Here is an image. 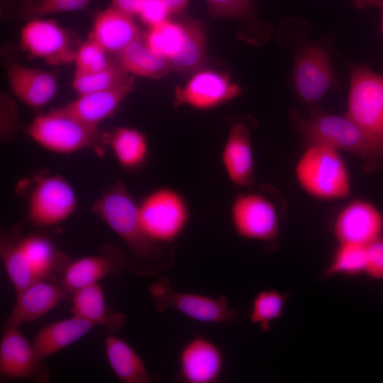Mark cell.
Masks as SVG:
<instances>
[{
    "instance_id": "6da1fadb",
    "label": "cell",
    "mask_w": 383,
    "mask_h": 383,
    "mask_svg": "<svg viewBox=\"0 0 383 383\" xmlns=\"http://www.w3.org/2000/svg\"><path fill=\"white\" fill-rule=\"evenodd\" d=\"M91 211L130 250L132 272L155 275L172 265L174 248L158 245L148 238L141 224L138 202L121 181L106 190L92 204Z\"/></svg>"
},
{
    "instance_id": "7a4b0ae2",
    "label": "cell",
    "mask_w": 383,
    "mask_h": 383,
    "mask_svg": "<svg viewBox=\"0 0 383 383\" xmlns=\"http://www.w3.org/2000/svg\"><path fill=\"white\" fill-rule=\"evenodd\" d=\"M148 44L167 61L171 71L193 73L206 60V34L200 21L187 14L172 16L144 33Z\"/></svg>"
},
{
    "instance_id": "3957f363",
    "label": "cell",
    "mask_w": 383,
    "mask_h": 383,
    "mask_svg": "<svg viewBox=\"0 0 383 383\" xmlns=\"http://www.w3.org/2000/svg\"><path fill=\"white\" fill-rule=\"evenodd\" d=\"M27 133L43 148L60 154L89 149L101 155L108 145L109 134L103 133L99 126L87 123L60 108L37 116Z\"/></svg>"
},
{
    "instance_id": "277c9868",
    "label": "cell",
    "mask_w": 383,
    "mask_h": 383,
    "mask_svg": "<svg viewBox=\"0 0 383 383\" xmlns=\"http://www.w3.org/2000/svg\"><path fill=\"white\" fill-rule=\"evenodd\" d=\"M297 128L311 144L322 143L345 150L370 162L383 161V150L346 114L339 116L314 109L306 118H299Z\"/></svg>"
},
{
    "instance_id": "5b68a950",
    "label": "cell",
    "mask_w": 383,
    "mask_h": 383,
    "mask_svg": "<svg viewBox=\"0 0 383 383\" xmlns=\"http://www.w3.org/2000/svg\"><path fill=\"white\" fill-rule=\"evenodd\" d=\"M296 178L310 195L321 199H337L350 195V182L346 165L336 148L311 144L295 167Z\"/></svg>"
},
{
    "instance_id": "8992f818",
    "label": "cell",
    "mask_w": 383,
    "mask_h": 383,
    "mask_svg": "<svg viewBox=\"0 0 383 383\" xmlns=\"http://www.w3.org/2000/svg\"><path fill=\"white\" fill-rule=\"evenodd\" d=\"M143 228L154 243L174 248L185 231L190 219V209L185 197L167 187H158L138 202Z\"/></svg>"
},
{
    "instance_id": "52a82bcc",
    "label": "cell",
    "mask_w": 383,
    "mask_h": 383,
    "mask_svg": "<svg viewBox=\"0 0 383 383\" xmlns=\"http://www.w3.org/2000/svg\"><path fill=\"white\" fill-rule=\"evenodd\" d=\"M272 188L248 189L238 194L230 206V220L240 238L273 243L278 237L280 213Z\"/></svg>"
},
{
    "instance_id": "ba28073f",
    "label": "cell",
    "mask_w": 383,
    "mask_h": 383,
    "mask_svg": "<svg viewBox=\"0 0 383 383\" xmlns=\"http://www.w3.org/2000/svg\"><path fill=\"white\" fill-rule=\"evenodd\" d=\"M346 115L383 150V76L351 65Z\"/></svg>"
},
{
    "instance_id": "9c48e42d",
    "label": "cell",
    "mask_w": 383,
    "mask_h": 383,
    "mask_svg": "<svg viewBox=\"0 0 383 383\" xmlns=\"http://www.w3.org/2000/svg\"><path fill=\"white\" fill-rule=\"evenodd\" d=\"M148 290L158 311L172 309L194 321L213 324L232 323L238 317L226 296L177 292L172 289L166 277L150 284Z\"/></svg>"
},
{
    "instance_id": "30bf717a",
    "label": "cell",
    "mask_w": 383,
    "mask_h": 383,
    "mask_svg": "<svg viewBox=\"0 0 383 383\" xmlns=\"http://www.w3.org/2000/svg\"><path fill=\"white\" fill-rule=\"evenodd\" d=\"M77 209V197L70 183L60 174L38 179L28 201L27 218L33 226L50 228L70 218Z\"/></svg>"
},
{
    "instance_id": "8fae6325",
    "label": "cell",
    "mask_w": 383,
    "mask_h": 383,
    "mask_svg": "<svg viewBox=\"0 0 383 383\" xmlns=\"http://www.w3.org/2000/svg\"><path fill=\"white\" fill-rule=\"evenodd\" d=\"M293 83L299 97L308 105L316 104L335 88L338 82L328 50L317 44L301 47L294 59Z\"/></svg>"
},
{
    "instance_id": "7c38bea8",
    "label": "cell",
    "mask_w": 383,
    "mask_h": 383,
    "mask_svg": "<svg viewBox=\"0 0 383 383\" xmlns=\"http://www.w3.org/2000/svg\"><path fill=\"white\" fill-rule=\"evenodd\" d=\"M241 92V87L227 74L202 67L193 72L183 86L175 88L173 105L209 110L235 99Z\"/></svg>"
},
{
    "instance_id": "4fadbf2b",
    "label": "cell",
    "mask_w": 383,
    "mask_h": 383,
    "mask_svg": "<svg viewBox=\"0 0 383 383\" xmlns=\"http://www.w3.org/2000/svg\"><path fill=\"white\" fill-rule=\"evenodd\" d=\"M21 44L33 57L51 65L74 61L77 46L70 33L53 20H29L21 32Z\"/></svg>"
},
{
    "instance_id": "5bb4252c",
    "label": "cell",
    "mask_w": 383,
    "mask_h": 383,
    "mask_svg": "<svg viewBox=\"0 0 383 383\" xmlns=\"http://www.w3.org/2000/svg\"><path fill=\"white\" fill-rule=\"evenodd\" d=\"M177 379L185 383H215L220 380L225 366L224 354L213 341L195 335L181 348L178 357Z\"/></svg>"
},
{
    "instance_id": "9a60e30c",
    "label": "cell",
    "mask_w": 383,
    "mask_h": 383,
    "mask_svg": "<svg viewBox=\"0 0 383 383\" xmlns=\"http://www.w3.org/2000/svg\"><path fill=\"white\" fill-rule=\"evenodd\" d=\"M131 270L129 257L121 250L105 247L99 253L69 262L62 277V284L70 293L96 283L111 274Z\"/></svg>"
},
{
    "instance_id": "2e32d148",
    "label": "cell",
    "mask_w": 383,
    "mask_h": 383,
    "mask_svg": "<svg viewBox=\"0 0 383 383\" xmlns=\"http://www.w3.org/2000/svg\"><path fill=\"white\" fill-rule=\"evenodd\" d=\"M383 219L372 204L355 200L346 205L338 213L333 232L339 243L367 247L381 237Z\"/></svg>"
},
{
    "instance_id": "e0dca14e",
    "label": "cell",
    "mask_w": 383,
    "mask_h": 383,
    "mask_svg": "<svg viewBox=\"0 0 383 383\" xmlns=\"http://www.w3.org/2000/svg\"><path fill=\"white\" fill-rule=\"evenodd\" d=\"M221 162L229 181L240 187L255 182L250 129L241 121L232 123L221 154Z\"/></svg>"
},
{
    "instance_id": "ac0fdd59",
    "label": "cell",
    "mask_w": 383,
    "mask_h": 383,
    "mask_svg": "<svg viewBox=\"0 0 383 383\" xmlns=\"http://www.w3.org/2000/svg\"><path fill=\"white\" fill-rule=\"evenodd\" d=\"M69 292L48 280L37 281L17 292L4 327L18 326L33 321L59 304Z\"/></svg>"
},
{
    "instance_id": "d6986e66",
    "label": "cell",
    "mask_w": 383,
    "mask_h": 383,
    "mask_svg": "<svg viewBox=\"0 0 383 383\" xmlns=\"http://www.w3.org/2000/svg\"><path fill=\"white\" fill-rule=\"evenodd\" d=\"M6 72L13 94L29 106H43L56 94L57 80L52 74L45 70L13 61L7 64Z\"/></svg>"
},
{
    "instance_id": "ffe728a7",
    "label": "cell",
    "mask_w": 383,
    "mask_h": 383,
    "mask_svg": "<svg viewBox=\"0 0 383 383\" xmlns=\"http://www.w3.org/2000/svg\"><path fill=\"white\" fill-rule=\"evenodd\" d=\"M135 88V77L131 75L113 88L82 95L60 107L65 112L95 126L110 117Z\"/></svg>"
},
{
    "instance_id": "44dd1931",
    "label": "cell",
    "mask_w": 383,
    "mask_h": 383,
    "mask_svg": "<svg viewBox=\"0 0 383 383\" xmlns=\"http://www.w3.org/2000/svg\"><path fill=\"white\" fill-rule=\"evenodd\" d=\"M142 34L133 16L110 6L96 13L88 38L118 54Z\"/></svg>"
},
{
    "instance_id": "7402d4cb",
    "label": "cell",
    "mask_w": 383,
    "mask_h": 383,
    "mask_svg": "<svg viewBox=\"0 0 383 383\" xmlns=\"http://www.w3.org/2000/svg\"><path fill=\"white\" fill-rule=\"evenodd\" d=\"M40 363L32 345L18 326H6L0 342V374L9 379H31Z\"/></svg>"
},
{
    "instance_id": "603a6c76",
    "label": "cell",
    "mask_w": 383,
    "mask_h": 383,
    "mask_svg": "<svg viewBox=\"0 0 383 383\" xmlns=\"http://www.w3.org/2000/svg\"><path fill=\"white\" fill-rule=\"evenodd\" d=\"M94 327L91 323L74 315L45 325L32 342L38 361L42 363L47 357L84 336Z\"/></svg>"
},
{
    "instance_id": "cb8c5ba5",
    "label": "cell",
    "mask_w": 383,
    "mask_h": 383,
    "mask_svg": "<svg viewBox=\"0 0 383 383\" xmlns=\"http://www.w3.org/2000/svg\"><path fill=\"white\" fill-rule=\"evenodd\" d=\"M72 315L91 323L117 331L123 327L126 317L122 313H110L99 283L77 289L72 292Z\"/></svg>"
},
{
    "instance_id": "d4e9b609",
    "label": "cell",
    "mask_w": 383,
    "mask_h": 383,
    "mask_svg": "<svg viewBox=\"0 0 383 383\" xmlns=\"http://www.w3.org/2000/svg\"><path fill=\"white\" fill-rule=\"evenodd\" d=\"M13 234L26 260L40 280H48L60 269L64 272L69 262L48 238L35 233Z\"/></svg>"
},
{
    "instance_id": "484cf974",
    "label": "cell",
    "mask_w": 383,
    "mask_h": 383,
    "mask_svg": "<svg viewBox=\"0 0 383 383\" xmlns=\"http://www.w3.org/2000/svg\"><path fill=\"white\" fill-rule=\"evenodd\" d=\"M117 55L121 66L134 77L158 79L171 72L166 59L148 44L144 33Z\"/></svg>"
},
{
    "instance_id": "4316f807",
    "label": "cell",
    "mask_w": 383,
    "mask_h": 383,
    "mask_svg": "<svg viewBox=\"0 0 383 383\" xmlns=\"http://www.w3.org/2000/svg\"><path fill=\"white\" fill-rule=\"evenodd\" d=\"M108 362L118 379L123 383H148L150 377L135 350L123 339L109 335L104 340Z\"/></svg>"
},
{
    "instance_id": "83f0119b",
    "label": "cell",
    "mask_w": 383,
    "mask_h": 383,
    "mask_svg": "<svg viewBox=\"0 0 383 383\" xmlns=\"http://www.w3.org/2000/svg\"><path fill=\"white\" fill-rule=\"evenodd\" d=\"M107 143L118 164L128 170L139 169L148 159V138L136 128L117 127L109 134Z\"/></svg>"
},
{
    "instance_id": "f1b7e54d",
    "label": "cell",
    "mask_w": 383,
    "mask_h": 383,
    "mask_svg": "<svg viewBox=\"0 0 383 383\" xmlns=\"http://www.w3.org/2000/svg\"><path fill=\"white\" fill-rule=\"evenodd\" d=\"M0 255L6 272L16 293L40 280L17 244L13 232L11 235L1 236Z\"/></svg>"
},
{
    "instance_id": "f546056e",
    "label": "cell",
    "mask_w": 383,
    "mask_h": 383,
    "mask_svg": "<svg viewBox=\"0 0 383 383\" xmlns=\"http://www.w3.org/2000/svg\"><path fill=\"white\" fill-rule=\"evenodd\" d=\"M287 295L275 289H263L254 296L249 314L250 321L263 331L279 318L284 311Z\"/></svg>"
},
{
    "instance_id": "4dcf8cb0",
    "label": "cell",
    "mask_w": 383,
    "mask_h": 383,
    "mask_svg": "<svg viewBox=\"0 0 383 383\" xmlns=\"http://www.w3.org/2000/svg\"><path fill=\"white\" fill-rule=\"evenodd\" d=\"M131 76L118 63L112 60L102 70L89 74H74L72 87L79 95L113 88Z\"/></svg>"
},
{
    "instance_id": "1f68e13d",
    "label": "cell",
    "mask_w": 383,
    "mask_h": 383,
    "mask_svg": "<svg viewBox=\"0 0 383 383\" xmlns=\"http://www.w3.org/2000/svg\"><path fill=\"white\" fill-rule=\"evenodd\" d=\"M366 266L365 246L339 243L324 274L326 277L337 274L356 275L365 272Z\"/></svg>"
},
{
    "instance_id": "d6a6232c",
    "label": "cell",
    "mask_w": 383,
    "mask_h": 383,
    "mask_svg": "<svg viewBox=\"0 0 383 383\" xmlns=\"http://www.w3.org/2000/svg\"><path fill=\"white\" fill-rule=\"evenodd\" d=\"M91 0H25L20 9L22 18L31 20L59 13L84 9Z\"/></svg>"
},
{
    "instance_id": "836d02e7",
    "label": "cell",
    "mask_w": 383,
    "mask_h": 383,
    "mask_svg": "<svg viewBox=\"0 0 383 383\" xmlns=\"http://www.w3.org/2000/svg\"><path fill=\"white\" fill-rule=\"evenodd\" d=\"M97 43L88 38L79 45L74 58V74H89L108 67L112 60Z\"/></svg>"
},
{
    "instance_id": "e575fe53",
    "label": "cell",
    "mask_w": 383,
    "mask_h": 383,
    "mask_svg": "<svg viewBox=\"0 0 383 383\" xmlns=\"http://www.w3.org/2000/svg\"><path fill=\"white\" fill-rule=\"evenodd\" d=\"M214 18L248 20L254 13L255 0H204Z\"/></svg>"
},
{
    "instance_id": "d590c367",
    "label": "cell",
    "mask_w": 383,
    "mask_h": 383,
    "mask_svg": "<svg viewBox=\"0 0 383 383\" xmlns=\"http://www.w3.org/2000/svg\"><path fill=\"white\" fill-rule=\"evenodd\" d=\"M138 16L149 28L172 17L164 0H145Z\"/></svg>"
},
{
    "instance_id": "8d00e7d4",
    "label": "cell",
    "mask_w": 383,
    "mask_h": 383,
    "mask_svg": "<svg viewBox=\"0 0 383 383\" xmlns=\"http://www.w3.org/2000/svg\"><path fill=\"white\" fill-rule=\"evenodd\" d=\"M365 273L374 279H383V238L381 237L366 247Z\"/></svg>"
},
{
    "instance_id": "74e56055",
    "label": "cell",
    "mask_w": 383,
    "mask_h": 383,
    "mask_svg": "<svg viewBox=\"0 0 383 383\" xmlns=\"http://www.w3.org/2000/svg\"><path fill=\"white\" fill-rule=\"evenodd\" d=\"M17 123V109L14 101L6 94L1 95V131L4 138L12 136Z\"/></svg>"
},
{
    "instance_id": "f35d334b",
    "label": "cell",
    "mask_w": 383,
    "mask_h": 383,
    "mask_svg": "<svg viewBox=\"0 0 383 383\" xmlns=\"http://www.w3.org/2000/svg\"><path fill=\"white\" fill-rule=\"evenodd\" d=\"M145 0H111V6L133 17L138 16Z\"/></svg>"
},
{
    "instance_id": "ab89813d",
    "label": "cell",
    "mask_w": 383,
    "mask_h": 383,
    "mask_svg": "<svg viewBox=\"0 0 383 383\" xmlns=\"http://www.w3.org/2000/svg\"><path fill=\"white\" fill-rule=\"evenodd\" d=\"M172 16L187 14L189 0H164Z\"/></svg>"
},
{
    "instance_id": "60d3db41",
    "label": "cell",
    "mask_w": 383,
    "mask_h": 383,
    "mask_svg": "<svg viewBox=\"0 0 383 383\" xmlns=\"http://www.w3.org/2000/svg\"><path fill=\"white\" fill-rule=\"evenodd\" d=\"M355 8L357 9H366L377 7L379 9L383 8V0H352Z\"/></svg>"
},
{
    "instance_id": "b9f144b4",
    "label": "cell",
    "mask_w": 383,
    "mask_h": 383,
    "mask_svg": "<svg viewBox=\"0 0 383 383\" xmlns=\"http://www.w3.org/2000/svg\"><path fill=\"white\" fill-rule=\"evenodd\" d=\"M380 11H381V28H382V33L383 35V8H381Z\"/></svg>"
}]
</instances>
